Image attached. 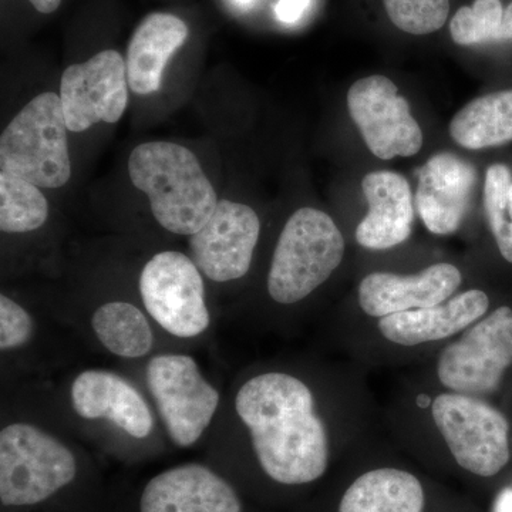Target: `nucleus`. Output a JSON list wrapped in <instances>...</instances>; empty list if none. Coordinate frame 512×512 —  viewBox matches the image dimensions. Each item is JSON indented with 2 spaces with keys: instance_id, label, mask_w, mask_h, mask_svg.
Here are the masks:
<instances>
[{
  "instance_id": "nucleus-1",
  "label": "nucleus",
  "mask_w": 512,
  "mask_h": 512,
  "mask_svg": "<svg viewBox=\"0 0 512 512\" xmlns=\"http://www.w3.org/2000/svg\"><path fill=\"white\" fill-rule=\"evenodd\" d=\"M214 427L239 429L265 476L282 485L311 484L328 470L329 436L315 394L301 377L256 373L232 389Z\"/></svg>"
},
{
  "instance_id": "nucleus-2",
  "label": "nucleus",
  "mask_w": 512,
  "mask_h": 512,
  "mask_svg": "<svg viewBox=\"0 0 512 512\" xmlns=\"http://www.w3.org/2000/svg\"><path fill=\"white\" fill-rule=\"evenodd\" d=\"M35 389L74 436L126 446L156 444L165 437L146 390L117 370L84 367L57 389Z\"/></svg>"
},
{
  "instance_id": "nucleus-3",
  "label": "nucleus",
  "mask_w": 512,
  "mask_h": 512,
  "mask_svg": "<svg viewBox=\"0 0 512 512\" xmlns=\"http://www.w3.org/2000/svg\"><path fill=\"white\" fill-rule=\"evenodd\" d=\"M128 175L147 195L157 224L180 237L200 231L220 201L198 158L180 144H140L128 158Z\"/></svg>"
},
{
  "instance_id": "nucleus-4",
  "label": "nucleus",
  "mask_w": 512,
  "mask_h": 512,
  "mask_svg": "<svg viewBox=\"0 0 512 512\" xmlns=\"http://www.w3.org/2000/svg\"><path fill=\"white\" fill-rule=\"evenodd\" d=\"M137 366L141 386L173 446L185 450L210 436L224 393L205 376L195 356L178 348L163 349Z\"/></svg>"
},
{
  "instance_id": "nucleus-5",
  "label": "nucleus",
  "mask_w": 512,
  "mask_h": 512,
  "mask_svg": "<svg viewBox=\"0 0 512 512\" xmlns=\"http://www.w3.org/2000/svg\"><path fill=\"white\" fill-rule=\"evenodd\" d=\"M345 238L326 212L305 207L286 221L266 278L269 298L292 306L311 296L338 269Z\"/></svg>"
},
{
  "instance_id": "nucleus-6",
  "label": "nucleus",
  "mask_w": 512,
  "mask_h": 512,
  "mask_svg": "<svg viewBox=\"0 0 512 512\" xmlns=\"http://www.w3.org/2000/svg\"><path fill=\"white\" fill-rule=\"evenodd\" d=\"M138 303L161 333L177 346L200 342L214 326L204 275L190 255L161 251L141 268Z\"/></svg>"
},
{
  "instance_id": "nucleus-7",
  "label": "nucleus",
  "mask_w": 512,
  "mask_h": 512,
  "mask_svg": "<svg viewBox=\"0 0 512 512\" xmlns=\"http://www.w3.org/2000/svg\"><path fill=\"white\" fill-rule=\"evenodd\" d=\"M67 131L59 94H39L3 130L0 173L47 190L64 187L72 177Z\"/></svg>"
},
{
  "instance_id": "nucleus-8",
  "label": "nucleus",
  "mask_w": 512,
  "mask_h": 512,
  "mask_svg": "<svg viewBox=\"0 0 512 512\" xmlns=\"http://www.w3.org/2000/svg\"><path fill=\"white\" fill-rule=\"evenodd\" d=\"M434 423L464 470L493 477L510 460V424L490 404L460 393H443L431 407Z\"/></svg>"
},
{
  "instance_id": "nucleus-9",
  "label": "nucleus",
  "mask_w": 512,
  "mask_h": 512,
  "mask_svg": "<svg viewBox=\"0 0 512 512\" xmlns=\"http://www.w3.org/2000/svg\"><path fill=\"white\" fill-rule=\"evenodd\" d=\"M512 365V311L495 309L441 352L437 376L451 392L485 396L500 387Z\"/></svg>"
},
{
  "instance_id": "nucleus-10",
  "label": "nucleus",
  "mask_w": 512,
  "mask_h": 512,
  "mask_svg": "<svg viewBox=\"0 0 512 512\" xmlns=\"http://www.w3.org/2000/svg\"><path fill=\"white\" fill-rule=\"evenodd\" d=\"M348 109L370 153L380 160L416 156L423 147L409 101L386 76L357 80L349 89Z\"/></svg>"
},
{
  "instance_id": "nucleus-11",
  "label": "nucleus",
  "mask_w": 512,
  "mask_h": 512,
  "mask_svg": "<svg viewBox=\"0 0 512 512\" xmlns=\"http://www.w3.org/2000/svg\"><path fill=\"white\" fill-rule=\"evenodd\" d=\"M128 89L126 60L116 50H103L67 67L59 96L69 131L83 133L97 123H117L127 109Z\"/></svg>"
},
{
  "instance_id": "nucleus-12",
  "label": "nucleus",
  "mask_w": 512,
  "mask_h": 512,
  "mask_svg": "<svg viewBox=\"0 0 512 512\" xmlns=\"http://www.w3.org/2000/svg\"><path fill=\"white\" fill-rule=\"evenodd\" d=\"M259 234L261 221L249 205L221 200L207 224L188 237L190 256L212 284H231L248 275Z\"/></svg>"
},
{
  "instance_id": "nucleus-13",
  "label": "nucleus",
  "mask_w": 512,
  "mask_h": 512,
  "mask_svg": "<svg viewBox=\"0 0 512 512\" xmlns=\"http://www.w3.org/2000/svg\"><path fill=\"white\" fill-rule=\"evenodd\" d=\"M64 325L77 330L106 355L137 365L158 350L178 348L156 328L140 303L109 298L93 303Z\"/></svg>"
},
{
  "instance_id": "nucleus-14",
  "label": "nucleus",
  "mask_w": 512,
  "mask_h": 512,
  "mask_svg": "<svg viewBox=\"0 0 512 512\" xmlns=\"http://www.w3.org/2000/svg\"><path fill=\"white\" fill-rule=\"evenodd\" d=\"M140 512H244L241 498L214 468L185 463L168 468L144 485Z\"/></svg>"
},
{
  "instance_id": "nucleus-15",
  "label": "nucleus",
  "mask_w": 512,
  "mask_h": 512,
  "mask_svg": "<svg viewBox=\"0 0 512 512\" xmlns=\"http://www.w3.org/2000/svg\"><path fill=\"white\" fill-rule=\"evenodd\" d=\"M461 282L460 269L451 264L431 265L410 276L375 272L360 282V308L372 318L430 308L450 299Z\"/></svg>"
},
{
  "instance_id": "nucleus-16",
  "label": "nucleus",
  "mask_w": 512,
  "mask_h": 512,
  "mask_svg": "<svg viewBox=\"0 0 512 512\" xmlns=\"http://www.w3.org/2000/svg\"><path fill=\"white\" fill-rule=\"evenodd\" d=\"M476 181V168L451 153L437 154L420 168L417 211L430 232L450 235L460 228Z\"/></svg>"
},
{
  "instance_id": "nucleus-17",
  "label": "nucleus",
  "mask_w": 512,
  "mask_h": 512,
  "mask_svg": "<svg viewBox=\"0 0 512 512\" xmlns=\"http://www.w3.org/2000/svg\"><path fill=\"white\" fill-rule=\"evenodd\" d=\"M362 190L369 212L356 229L357 244L384 251L403 244L412 235V190L402 174L373 171L363 178Z\"/></svg>"
},
{
  "instance_id": "nucleus-18",
  "label": "nucleus",
  "mask_w": 512,
  "mask_h": 512,
  "mask_svg": "<svg viewBox=\"0 0 512 512\" xmlns=\"http://www.w3.org/2000/svg\"><path fill=\"white\" fill-rule=\"evenodd\" d=\"M490 306L487 293L471 289L440 305L394 313L379 320L382 335L402 346H417L456 335L483 318Z\"/></svg>"
},
{
  "instance_id": "nucleus-19",
  "label": "nucleus",
  "mask_w": 512,
  "mask_h": 512,
  "mask_svg": "<svg viewBox=\"0 0 512 512\" xmlns=\"http://www.w3.org/2000/svg\"><path fill=\"white\" fill-rule=\"evenodd\" d=\"M190 30L170 13H151L138 25L127 49V80L134 93L160 89L168 60L187 42Z\"/></svg>"
},
{
  "instance_id": "nucleus-20",
  "label": "nucleus",
  "mask_w": 512,
  "mask_h": 512,
  "mask_svg": "<svg viewBox=\"0 0 512 512\" xmlns=\"http://www.w3.org/2000/svg\"><path fill=\"white\" fill-rule=\"evenodd\" d=\"M45 320L9 293H0L3 382L18 383L22 377L40 373Z\"/></svg>"
},
{
  "instance_id": "nucleus-21",
  "label": "nucleus",
  "mask_w": 512,
  "mask_h": 512,
  "mask_svg": "<svg viewBox=\"0 0 512 512\" xmlns=\"http://www.w3.org/2000/svg\"><path fill=\"white\" fill-rule=\"evenodd\" d=\"M424 490L413 474L379 468L357 478L340 501L339 512H423Z\"/></svg>"
},
{
  "instance_id": "nucleus-22",
  "label": "nucleus",
  "mask_w": 512,
  "mask_h": 512,
  "mask_svg": "<svg viewBox=\"0 0 512 512\" xmlns=\"http://www.w3.org/2000/svg\"><path fill=\"white\" fill-rule=\"evenodd\" d=\"M458 146L481 150L512 141V90L485 94L470 101L450 123Z\"/></svg>"
},
{
  "instance_id": "nucleus-23",
  "label": "nucleus",
  "mask_w": 512,
  "mask_h": 512,
  "mask_svg": "<svg viewBox=\"0 0 512 512\" xmlns=\"http://www.w3.org/2000/svg\"><path fill=\"white\" fill-rule=\"evenodd\" d=\"M50 207L42 188L6 173H0V231L25 235L39 231L49 220Z\"/></svg>"
},
{
  "instance_id": "nucleus-24",
  "label": "nucleus",
  "mask_w": 512,
  "mask_h": 512,
  "mask_svg": "<svg viewBox=\"0 0 512 512\" xmlns=\"http://www.w3.org/2000/svg\"><path fill=\"white\" fill-rule=\"evenodd\" d=\"M484 208L495 242L512 264V177L504 164L491 165L485 175Z\"/></svg>"
},
{
  "instance_id": "nucleus-25",
  "label": "nucleus",
  "mask_w": 512,
  "mask_h": 512,
  "mask_svg": "<svg viewBox=\"0 0 512 512\" xmlns=\"http://www.w3.org/2000/svg\"><path fill=\"white\" fill-rule=\"evenodd\" d=\"M504 8L500 0H476L458 9L450 22V33L460 46L480 45L500 40Z\"/></svg>"
},
{
  "instance_id": "nucleus-26",
  "label": "nucleus",
  "mask_w": 512,
  "mask_h": 512,
  "mask_svg": "<svg viewBox=\"0 0 512 512\" xmlns=\"http://www.w3.org/2000/svg\"><path fill=\"white\" fill-rule=\"evenodd\" d=\"M394 26L410 35H430L446 25L450 0H383Z\"/></svg>"
},
{
  "instance_id": "nucleus-27",
  "label": "nucleus",
  "mask_w": 512,
  "mask_h": 512,
  "mask_svg": "<svg viewBox=\"0 0 512 512\" xmlns=\"http://www.w3.org/2000/svg\"><path fill=\"white\" fill-rule=\"evenodd\" d=\"M309 3L311 0H279L275 6L276 18L288 25L298 22L308 9Z\"/></svg>"
},
{
  "instance_id": "nucleus-28",
  "label": "nucleus",
  "mask_w": 512,
  "mask_h": 512,
  "mask_svg": "<svg viewBox=\"0 0 512 512\" xmlns=\"http://www.w3.org/2000/svg\"><path fill=\"white\" fill-rule=\"evenodd\" d=\"M494 512H512V488H505L495 501Z\"/></svg>"
},
{
  "instance_id": "nucleus-29",
  "label": "nucleus",
  "mask_w": 512,
  "mask_h": 512,
  "mask_svg": "<svg viewBox=\"0 0 512 512\" xmlns=\"http://www.w3.org/2000/svg\"><path fill=\"white\" fill-rule=\"evenodd\" d=\"M29 2L32 3L37 12L45 13V15L56 12L59 6L62 5V0H29Z\"/></svg>"
},
{
  "instance_id": "nucleus-30",
  "label": "nucleus",
  "mask_w": 512,
  "mask_h": 512,
  "mask_svg": "<svg viewBox=\"0 0 512 512\" xmlns=\"http://www.w3.org/2000/svg\"><path fill=\"white\" fill-rule=\"evenodd\" d=\"M500 40H512V3L504 9V19L500 30Z\"/></svg>"
},
{
  "instance_id": "nucleus-31",
  "label": "nucleus",
  "mask_w": 512,
  "mask_h": 512,
  "mask_svg": "<svg viewBox=\"0 0 512 512\" xmlns=\"http://www.w3.org/2000/svg\"><path fill=\"white\" fill-rule=\"evenodd\" d=\"M239 5H248V3L254 2V0H237Z\"/></svg>"
}]
</instances>
